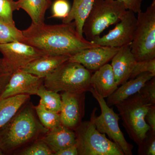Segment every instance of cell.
I'll return each instance as SVG.
<instances>
[{
    "mask_svg": "<svg viewBox=\"0 0 155 155\" xmlns=\"http://www.w3.org/2000/svg\"><path fill=\"white\" fill-rule=\"evenodd\" d=\"M22 33L23 43L50 55L70 57L85 49L100 46L80 36L74 22L57 25L32 22Z\"/></svg>",
    "mask_w": 155,
    "mask_h": 155,
    "instance_id": "cell-1",
    "label": "cell"
},
{
    "mask_svg": "<svg viewBox=\"0 0 155 155\" xmlns=\"http://www.w3.org/2000/svg\"><path fill=\"white\" fill-rule=\"evenodd\" d=\"M48 130L40 122L34 106L28 101L0 127V149L4 155L17 153Z\"/></svg>",
    "mask_w": 155,
    "mask_h": 155,
    "instance_id": "cell-2",
    "label": "cell"
},
{
    "mask_svg": "<svg viewBox=\"0 0 155 155\" xmlns=\"http://www.w3.org/2000/svg\"><path fill=\"white\" fill-rule=\"evenodd\" d=\"M91 71L81 64L69 61L64 62L45 78L46 88L58 92L90 91Z\"/></svg>",
    "mask_w": 155,
    "mask_h": 155,
    "instance_id": "cell-3",
    "label": "cell"
},
{
    "mask_svg": "<svg viewBox=\"0 0 155 155\" xmlns=\"http://www.w3.org/2000/svg\"><path fill=\"white\" fill-rule=\"evenodd\" d=\"M151 105L139 92L114 105L119 112L127 134L137 145L150 129L145 117Z\"/></svg>",
    "mask_w": 155,
    "mask_h": 155,
    "instance_id": "cell-4",
    "label": "cell"
},
{
    "mask_svg": "<svg viewBox=\"0 0 155 155\" xmlns=\"http://www.w3.org/2000/svg\"><path fill=\"white\" fill-rule=\"evenodd\" d=\"M127 11L118 0H94L82 29L86 39L91 41L100 36L106 28L119 22Z\"/></svg>",
    "mask_w": 155,
    "mask_h": 155,
    "instance_id": "cell-5",
    "label": "cell"
},
{
    "mask_svg": "<svg viewBox=\"0 0 155 155\" xmlns=\"http://www.w3.org/2000/svg\"><path fill=\"white\" fill-rule=\"evenodd\" d=\"M136 28L131 45L137 62L155 58V0L144 12L138 13Z\"/></svg>",
    "mask_w": 155,
    "mask_h": 155,
    "instance_id": "cell-6",
    "label": "cell"
},
{
    "mask_svg": "<svg viewBox=\"0 0 155 155\" xmlns=\"http://www.w3.org/2000/svg\"><path fill=\"white\" fill-rule=\"evenodd\" d=\"M78 155H125L122 149L90 121L82 122L75 130Z\"/></svg>",
    "mask_w": 155,
    "mask_h": 155,
    "instance_id": "cell-7",
    "label": "cell"
},
{
    "mask_svg": "<svg viewBox=\"0 0 155 155\" xmlns=\"http://www.w3.org/2000/svg\"><path fill=\"white\" fill-rule=\"evenodd\" d=\"M90 92L97 100L101 108V114L96 115L97 108H94L91 116L97 130L101 133L107 134L110 139L122 149L125 155H132L133 146L127 142L119 127V115L114 112L113 108L107 104L104 98L100 96L93 88Z\"/></svg>",
    "mask_w": 155,
    "mask_h": 155,
    "instance_id": "cell-8",
    "label": "cell"
},
{
    "mask_svg": "<svg viewBox=\"0 0 155 155\" xmlns=\"http://www.w3.org/2000/svg\"><path fill=\"white\" fill-rule=\"evenodd\" d=\"M135 14L132 11H127L114 29L102 37H96L91 41L100 46L113 48H120L131 45L136 28Z\"/></svg>",
    "mask_w": 155,
    "mask_h": 155,
    "instance_id": "cell-9",
    "label": "cell"
},
{
    "mask_svg": "<svg viewBox=\"0 0 155 155\" xmlns=\"http://www.w3.org/2000/svg\"><path fill=\"white\" fill-rule=\"evenodd\" d=\"M0 52L4 61L14 72L23 69L32 61L47 55L32 46L18 41L0 44Z\"/></svg>",
    "mask_w": 155,
    "mask_h": 155,
    "instance_id": "cell-10",
    "label": "cell"
},
{
    "mask_svg": "<svg viewBox=\"0 0 155 155\" xmlns=\"http://www.w3.org/2000/svg\"><path fill=\"white\" fill-rule=\"evenodd\" d=\"M61 92V123L74 130L82 122L85 114L86 92Z\"/></svg>",
    "mask_w": 155,
    "mask_h": 155,
    "instance_id": "cell-11",
    "label": "cell"
},
{
    "mask_svg": "<svg viewBox=\"0 0 155 155\" xmlns=\"http://www.w3.org/2000/svg\"><path fill=\"white\" fill-rule=\"evenodd\" d=\"M44 78L19 69L13 72L0 100L21 94L37 95Z\"/></svg>",
    "mask_w": 155,
    "mask_h": 155,
    "instance_id": "cell-12",
    "label": "cell"
},
{
    "mask_svg": "<svg viewBox=\"0 0 155 155\" xmlns=\"http://www.w3.org/2000/svg\"><path fill=\"white\" fill-rule=\"evenodd\" d=\"M120 48L99 46L85 49L69 57L91 71H95L111 61Z\"/></svg>",
    "mask_w": 155,
    "mask_h": 155,
    "instance_id": "cell-13",
    "label": "cell"
},
{
    "mask_svg": "<svg viewBox=\"0 0 155 155\" xmlns=\"http://www.w3.org/2000/svg\"><path fill=\"white\" fill-rule=\"evenodd\" d=\"M111 61L116 84L120 86L129 80L137 62L131 52L130 45L120 48Z\"/></svg>",
    "mask_w": 155,
    "mask_h": 155,
    "instance_id": "cell-14",
    "label": "cell"
},
{
    "mask_svg": "<svg viewBox=\"0 0 155 155\" xmlns=\"http://www.w3.org/2000/svg\"><path fill=\"white\" fill-rule=\"evenodd\" d=\"M90 85L104 98H107L116 90L118 86L111 64H106L92 74Z\"/></svg>",
    "mask_w": 155,
    "mask_h": 155,
    "instance_id": "cell-15",
    "label": "cell"
},
{
    "mask_svg": "<svg viewBox=\"0 0 155 155\" xmlns=\"http://www.w3.org/2000/svg\"><path fill=\"white\" fill-rule=\"evenodd\" d=\"M54 154L76 144L75 131L63 125L49 130L41 138Z\"/></svg>",
    "mask_w": 155,
    "mask_h": 155,
    "instance_id": "cell-16",
    "label": "cell"
},
{
    "mask_svg": "<svg viewBox=\"0 0 155 155\" xmlns=\"http://www.w3.org/2000/svg\"><path fill=\"white\" fill-rule=\"evenodd\" d=\"M155 76L150 72H146L133 79H129L116 89L111 95L107 98V104L110 107L115 105L117 103L137 93L147 81Z\"/></svg>",
    "mask_w": 155,
    "mask_h": 155,
    "instance_id": "cell-17",
    "label": "cell"
},
{
    "mask_svg": "<svg viewBox=\"0 0 155 155\" xmlns=\"http://www.w3.org/2000/svg\"><path fill=\"white\" fill-rule=\"evenodd\" d=\"M69 57L46 55L32 61L22 70L40 78H45L63 63L68 61Z\"/></svg>",
    "mask_w": 155,
    "mask_h": 155,
    "instance_id": "cell-18",
    "label": "cell"
},
{
    "mask_svg": "<svg viewBox=\"0 0 155 155\" xmlns=\"http://www.w3.org/2000/svg\"><path fill=\"white\" fill-rule=\"evenodd\" d=\"M94 0H73L72 8L67 17L63 19V23H69L74 20L78 33L83 36L84 24L91 10Z\"/></svg>",
    "mask_w": 155,
    "mask_h": 155,
    "instance_id": "cell-19",
    "label": "cell"
},
{
    "mask_svg": "<svg viewBox=\"0 0 155 155\" xmlns=\"http://www.w3.org/2000/svg\"><path fill=\"white\" fill-rule=\"evenodd\" d=\"M30 98L29 95L21 94L0 100V127L8 122Z\"/></svg>",
    "mask_w": 155,
    "mask_h": 155,
    "instance_id": "cell-20",
    "label": "cell"
},
{
    "mask_svg": "<svg viewBox=\"0 0 155 155\" xmlns=\"http://www.w3.org/2000/svg\"><path fill=\"white\" fill-rule=\"evenodd\" d=\"M16 3L18 10L23 9L36 24L44 22L46 11L51 5L47 0H18Z\"/></svg>",
    "mask_w": 155,
    "mask_h": 155,
    "instance_id": "cell-21",
    "label": "cell"
},
{
    "mask_svg": "<svg viewBox=\"0 0 155 155\" xmlns=\"http://www.w3.org/2000/svg\"><path fill=\"white\" fill-rule=\"evenodd\" d=\"M37 95L41 98L39 104L46 109L60 113L62 107L61 95L46 88L44 83L39 87Z\"/></svg>",
    "mask_w": 155,
    "mask_h": 155,
    "instance_id": "cell-22",
    "label": "cell"
},
{
    "mask_svg": "<svg viewBox=\"0 0 155 155\" xmlns=\"http://www.w3.org/2000/svg\"><path fill=\"white\" fill-rule=\"evenodd\" d=\"M34 109L40 122L48 130L62 125L60 113L48 110L40 104L34 106Z\"/></svg>",
    "mask_w": 155,
    "mask_h": 155,
    "instance_id": "cell-23",
    "label": "cell"
},
{
    "mask_svg": "<svg viewBox=\"0 0 155 155\" xmlns=\"http://www.w3.org/2000/svg\"><path fill=\"white\" fill-rule=\"evenodd\" d=\"M24 36L22 31L19 30L10 23L0 19V44L18 41L23 42Z\"/></svg>",
    "mask_w": 155,
    "mask_h": 155,
    "instance_id": "cell-24",
    "label": "cell"
},
{
    "mask_svg": "<svg viewBox=\"0 0 155 155\" xmlns=\"http://www.w3.org/2000/svg\"><path fill=\"white\" fill-rule=\"evenodd\" d=\"M41 138L32 142L17 152L21 155H54L47 143Z\"/></svg>",
    "mask_w": 155,
    "mask_h": 155,
    "instance_id": "cell-25",
    "label": "cell"
},
{
    "mask_svg": "<svg viewBox=\"0 0 155 155\" xmlns=\"http://www.w3.org/2000/svg\"><path fill=\"white\" fill-rule=\"evenodd\" d=\"M18 10L16 2L14 0H0V19L12 25H15L13 20L14 11Z\"/></svg>",
    "mask_w": 155,
    "mask_h": 155,
    "instance_id": "cell-26",
    "label": "cell"
},
{
    "mask_svg": "<svg viewBox=\"0 0 155 155\" xmlns=\"http://www.w3.org/2000/svg\"><path fill=\"white\" fill-rule=\"evenodd\" d=\"M140 155H155V134L150 130L147 132L144 138L138 145Z\"/></svg>",
    "mask_w": 155,
    "mask_h": 155,
    "instance_id": "cell-27",
    "label": "cell"
},
{
    "mask_svg": "<svg viewBox=\"0 0 155 155\" xmlns=\"http://www.w3.org/2000/svg\"><path fill=\"white\" fill-rule=\"evenodd\" d=\"M146 72H150L155 76V58L148 61L137 62L129 79H133Z\"/></svg>",
    "mask_w": 155,
    "mask_h": 155,
    "instance_id": "cell-28",
    "label": "cell"
},
{
    "mask_svg": "<svg viewBox=\"0 0 155 155\" xmlns=\"http://www.w3.org/2000/svg\"><path fill=\"white\" fill-rule=\"evenodd\" d=\"M14 72L3 58H0V96L5 90Z\"/></svg>",
    "mask_w": 155,
    "mask_h": 155,
    "instance_id": "cell-29",
    "label": "cell"
},
{
    "mask_svg": "<svg viewBox=\"0 0 155 155\" xmlns=\"http://www.w3.org/2000/svg\"><path fill=\"white\" fill-rule=\"evenodd\" d=\"M70 6L67 0H56L52 6V15L50 18H64L67 17L69 11Z\"/></svg>",
    "mask_w": 155,
    "mask_h": 155,
    "instance_id": "cell-30",
    "label": "cell"
},
{
    "mask_svg": "<svg viewBox=\"0 0 155 155\" xmlns=\"http://www.w3.org/2000/svg\"><path fill=\"white\" fill-rule=\"evenodd\" d=\"M139 92L151 104L155 105V77L147 81Z\"/></svg>",
    "mask_w": 155,
    "mask_h": 155,
    "instance_id": "cell-31",
    "label": "cell"
},
{
    "mask_svg": "<svg viewBox=\"0 0 155 155\" xmlns=\"http://www.w3.org/2000/svg\"><path fill=\"white\" fill-rule=\"evenodd\" d=\"M122 2L126 9L132 11L134 14H138L141 11V5L143 0H118Z\"/></svg>",
    "mask_w": 155,
    "mask_h": 155,
    "instance_id": "cell-32",
    "label": "cell"
},
{
    "mask_svg": "<svg viewBox=\"0 0 155 155\" xmlns=\"http://www.w3.org/2000/svg\"><path fill=\"white\" fill-rule=\"evenodd\" d=\"M145 120L150 126V130L155 134V105H151L146 114Z\"/></svg>",
    "mask_w": 155,
    "mask_h": 155,
    "instance_id": "cell-33",
    "label": "cell"
},
{
    "mask_svg": "<svg viewBox=\"0 0 155 155\" xmlns=\"http://www.w3.org/2000/svg\"><path fill=\"white\" fill-rule=\"evenodd\" d=\"M54 155H78L76 144L66 148L54 154Z\"/></svg>",
    "mask_w": 155,
    "mask_h": 155,
    "instance_id": "cell-34",
    "label": "cell"
},
{
    "mask_svg": "<svg viewBox=\"0 0 155 155\" xmlns=\"http://www.w3.org/2000/svg\"><path fill=\"white\" fill-rule=\"evenodd\" d=\"M4 155V153H3L2 151V150L0 149V155Z\"/></svg>",
    "mask_w": 155,
    "mask_h": 155,
    "instance_id": "cell-35",
    "label": "cell"
},
{
    "mask_svg": "<svg viewBox=\"0 0 155 155\" xmlns=\"http://www.w3.org/2000/svg\"><path fill=\"white\" fill-rule=\"evenodd\" d=\"M47 1H48V2H49L50 3H51V4L52 3V1L51 0H47Z\"/></svg>",
    "mask_w": 155,
    "mask_h": 155,
    "instance_id": "cell-36",
    "label": "cell"
}]
</instances>
